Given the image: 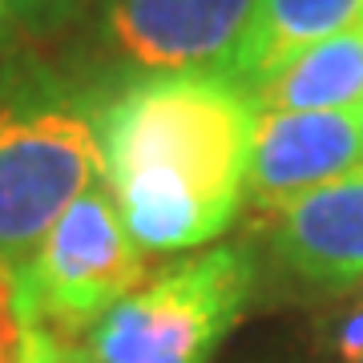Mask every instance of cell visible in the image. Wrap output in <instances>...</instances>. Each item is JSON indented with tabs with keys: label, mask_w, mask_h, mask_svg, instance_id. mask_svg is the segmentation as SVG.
<instances>
[{
	"label": "cell",
	"mask_w": 363,
	"mask_h": 363,
	"mask_svg": "<svg viewBox=\"0 0 363 363\" xmlns=\"http://www.w3.org/2000/svg\"><path fill=\"white\" fill-rule=\"evenodd\" d=\"M259 105L222 73H142L97 105L105 190L150 250L218 238L247 198Z\"/></svg>",
	"instance_id": "obj_1"
},
{
	"label": "cell",
	"mask_w": 363,
	"mask_h": 363,
	"mask_svg": "<svg viewBox=\"0 0 363 363\" xmlns=\"http://www.w3.org/2000/svg\"><path fill=\"white\" fill-rule=\"evenodd\" d=\"M105 182L97 101L25 69L0 77V279H16L57 218Z\"/></svg>",
	"instance_id": "obj_2"
},
{
	"label": "cell",
	"mask_w": 363,
	"mask_h": 363,
	"mask_svg": "<svg viewBox=\"0 0 363 363\" xmlns=\"http://www.w3.org/2000/svg\"><path fill=\"white\" fill-rule=\"evenodd\" d=\"M255 291L247 247H210L145 279L89 331L97 363H206Z\"/></svg>",
	"instance_id": "obj_3"
},
{
	"label": "cell",
	"mask_w": 363,
	"mask_h": 363,
	"mask_svg": "<svg viewBox=\"0 0 363 363\" xmlns=\"http://www.w3.org/2000/svg\"><path fill=\"white\" fill-rule=\"evenodd\" d=\"M142 283L145 250L101 182L57 218L33 262L13 279V295L21 323L77 339Z\"/></svg>",
	"instance_id": "obj_4"
},
{
	"label": "cell",
	"mask_w": 363,
	"mask_h": 363,
	"mask_svg": "<svg viewBox=\"0 0 363 363\" xmlns=\"http://www.w3.org/2000/svg\"><path fill=\"white\" fill-rule=\"evenodd\" d=\"M259 0H105L101 37L142 73H222L247 40Z\"/></svg>",
	"instance_id": "obj_5"
},
{
	"label": "cell",
	"mask_w": 363,
	"mask_h": 363,
	"mask_svg": "<svg viewBox=\"0 0 363 363\" xmlns=\"http://www.w3.org/2000/svg\"><path fill=\"white\" fill-rule=\"evenodd\" d=\"M359 169V109H319V113L259 109L247 174V194L259 218H271L286 202L311 194L319 186H331L339 178H351Z\"/></svg>",
	"instance_id": "obj_6"
},
{
	"label": "cell",
	"mask_w": 363,
	"mask_h": 363,
	"mask_svg": "<svg viewBox=\"0 0 363 363\" xmlns=\"http://www.w3.org/2000/svg\"><path fill=\"white\" fill-rule=\"evenodd\" d=\"M271 242L286 271L323 291L363 279V169L271 214Z\"/></svg>",
	"instance_id": "obj_7"
},
{
	"label": "cell",
	"mask_w": 363,
	"mask_h": 363,
	"mask_svg": "<svg viewBox=\"0 0 363 363\" xmlns=\"http://www.w3.org/2000/svg\"><path fill=\"white\" fill-rule=\"evenodd\" d=\"M250 97L259 109L283 113L363 109V25L295 52L271 77H262Z\"/></svg>",
	"instance_id": "obj_8"
},
{
	"label": "cell",
	"mask_w": 363,
	"mask_h": 363,
	"mask_svg": "<svg viewBox=\"0 0 363 363\" xmlns=\"http://www.w3.org/2000/svg\"><path fill=\"white\" fill-rule=\"evenodd\" d=\"M351 21H363V0H259L226 77L250 93L295 52L351 28Z\"/></svg>",
	"instance_id": "obj_9"
},
{
	"label": "cell",
	"mask_w": 363,
	"mask_h": 363,
	"mask_svg": "<svg viewBox=\"0 0 363 363\" xmlns=\"http://www.w3.org/2000/svg\"><path fill=\"white\" fill-rule=\"evenodd\" d=\"M13 28L33 33V37H52L65 25H73L89 0H0Z\"/></svg>",
	"instance_id": "obj_10"
},
{
	"label": "cell",
	"mask_w": 363,
	"mask_h": 363,
	"mask_svg": "<svg viewBox=\"0 0 363 363\" xmlns=\"http://www.w3.org/2000/svg\"><path fill=\"white\" fill-rule=\"evenodd\" d=\"M21 339H25V323L16 315L13 279H0V363H21Z\"/></svg>",
	"instance_id": "obj_11"
},
{
	"label": "cell",
	"mask_w": 363,
	"mask_h": 363,
	"mask_svg": "<svg viewBox=\"0 0 363 363\" xmlns=\"http://www.w3.org/2000/svg\"><path fill=\"white\" fill-rule=\"evenodd\" d=\"M52 351H57V335L45 331V327L25 323V339H21V363H52Z\"/></svg>",
	"instance_id": "obj_12"
},
{
	"label": "cell",
	"mask_w": 363,
	"mask_h": 363,
	"mask_svg": "<svg viewBox=\"0 0 363 363\" xmlns=\"http://www.w3.org/2000/svg\"><path fill=\"white\" fill-rule=\"evenodd\" d=\"M339 355L343 363H363V307L351 311L339 327Z\"/></svg>",
	"instance_id": "obj_13"
},
{
	"label": "cell",
	"mask_w": 363,
	"mask_h": 363,
	"mask_svg": "<svg viewBox=\"0 0 363 363\" xmlns=\"http://www.w3.org/2000/svg\"><path fill=\"white\" fill-rule=\"evenodd\" d=\"M52 363H97V359H93V351L85 347V343L57 335V351H52Z\"/></svg>",
	"instance_id": "obj_14"
},
{
	"label": "cell",
	"mask_w": 363,
	"mask_h": 363,
	"mask_svg": "<svg viewBox=\"0 0 363 363\" xmlns=\"http://www.w3.org/2000/svg\"><path fill=\"white\" fill-rule=\"evenodd\" d=\"M9 37H13V21H9V13H4V4H0V49L9 45Z\"/></svg>",
	"instance_id": "obj_15"
},
{
	"label": "cell",
	"mask_w": 363,
	"mask_h": 363,
	"mask_svg": "<svg viewBox=\"0 0 363 363\" xmlns=\"http://www.w3.org/2000/svg\"><path fill=\"white\" fill-rule=\"evenodd\" d=\"M359 121H363V109H359Z\"/></svg>",
	"instance_id": "obj_16"
}]
</instances>
